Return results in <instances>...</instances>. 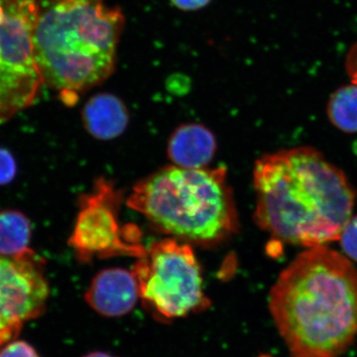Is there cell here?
I'll use <instances>...</instances> for the list:
<instances>
[{
    "label": "cell",
    "instance_id": "cell-1",
    "mask_svg": "<svg viewBox=\"0 0 357 357\" xmlns=\"http://www.w3.org/2000/svg\"><path fill=\"white\" fill-rule=\"evenodd\" d=\"M256 225L277 243L314 248L338 241L356 190L314 148L263 155L255 162Z\"/></svg>",
    "mask_w": 357,
    "mask_h": 357
},
{
    "label": "cell",
    "instance_id": "cell-2",
    "mask_svg": "<svg viewBox=\"0 0 357 357\" xmlns=\"http://www.w3.org/2000/svg\"><path fill=\"white\" fill-rule=\"evenodd\" d=\"M269 310L292 357H340L357 335V271L325 245L307 248L279 275Z\"/></svg>",
    "mask_w": 357,
    "mask_h": 357
},
{
    "label": "cell",
    "instance_id": "cell-3",
    "mask_svg": "<svg viewBox=\"0 0 357 357\" xmlns=\"http://www.w3.org/2000/svg\"><path fill=\"white\" fill-rule=\"evenodd\" d=\"M123 13L103 0H49L39 6L34 50L43 84L77 98L112 76Z\"/></svg>",
    "mask_w": 357,
    "mask_h": 357
},
{
    "label": "cell",
    "instance_id": "cell-4",
    "mask_svg": "<svg viewBox=\"0 0 357 357\" xmlns=\"http://www.w3.org/2000/svg\"><path fill=\"white\" fill-rule=\"evenodd\" d=\"M128 206L185 243L211 246L238 229L227 170L167 167L134 185Z\"/></svg>",
    "mask_w": 357,
    "mask_h": 357
},
{
    "label": "cell",
    "instance_id": "cell-5",
    "mask_svg": "<svg viewBox=\"0 0 357 357\" xmlns=\"http://www.w3.org/2000/svg\"><path fill=\"white\" fill-rule=\"evenodd\" d=\"M140 299L159 319L183 318L210 306L194 251L175 238L155 241L134 265Z\"/></svg>",
    "mask_w": 357,
    "mask_h": 357
},
{
    "label": "cell",
    "instance_id": "cell-6",
    "mask_svg": "<svg viewBox=\"0 0 357 357\" xmlns=\"http://www.w3.org/2000/svg\"><path fill=\"white\" fill-rule=\"evenodd\" d=\"M35 0H0V124L34 102L43 84L34 50Z\"/></svg>",
    "mask_w": 357,
    "mask_h": 357
},
{
    "label": "cell",
    "instance_id": "cell-7",
    "mask_svg": "<svg viewBox=\"0 0 357 357\" xmlns=\"http://www.w3.org/2000/svg\"><path fill=\"white\" fill-rule=\"evenodd\" d=\"M49 286L34 252L0 255V345L17 337L25 321L45 311Z\"/></svg>",
    "mask_w": 357,
    "mask_h": 357
},
{
    "label": "cell",
    "instance_id": "cell-8",
    "mask_svg": "<svg viewBox=\"0 0 357 357\" xmlns=\"http://www.w3.org/2000/svg\"><path fill=\"white\" fill-rule=\"evenodd\" d=\"M109 188L102 184L98 192L82 201L70 243L79 259L88 261L93 256L112 255L115 252L131 251L144 255L145 250L126 245L119 234V225L112 202L107 201ZM138 256V255H137Z\"/></svg>",
    "mask_w": 357,
    "mask_h": 357
},
{
    "label": "cell",
    "instance_id": "cell-9",
    "mask_svg": "<svg viewBox=\"0 0 357 357\" xmlns=\"http://www.w3.org/2000/svg\"><path fill=\"white\" fill-rule=\"evenodd\" d=\"M84 297L89 306L100 316H126L140 299L137 279L133 271L122 268L102 270L96 275Z\"/></svg>",
    "mask_w": 357,
    "mask_h": 357
},
{
    "label": "cell",
    "instance_id": "cell-10",
    "mask_svg": "<svg viewBox=\"0 0 357 357\" xmlns=\"http://www.w3.org/2000/svg\"><path fill=\"white\" fill-rule=\"evenodd\" d=\"M167 151L174 166L203 169L208 166L215 156L217 140L213 134L202 124H184L171 135Z\"/></svg>",
    "mask_w": 357,
    "mask_h": 357
},
{
    "label": "cell",
    "instance_id": "cell-11",
    "mask_svg": "<svg viewBox=\"0 0 357 357\" xmlns=\"http://www.w3.org/2000/svg\"><path fill=\"white\" fill-rule=\"evenodd\" d=\"M83 122L86 131L100 140H112L128 128V107L119 96L98 93L89 98L83 109Z\"/></svg>",
    "mask_w": 357,
    "mask_h": 357
},
{
    "label": "cell",
    "instance_id": "cell-12",
    "mask_svg": "<svg viewBox=\"0 0 357 357\" xmlns=\"http://www.w3.org/2000/svg\"><path fill=\"white\" fill-rule=\"evenodd\" d=\"M31 222L22 213L14 210L0 211V255L21 257L32 252Z\"/></svg>",
    "mask_w": 357,
    "mask_h": 357
},
{
    "label": "cell",
    "instance_id": "cell-13",
    "mask_svg": "<svg viewBox=\"0 0 357 357\" xmlns=\"http://www.w3.org/2000/svg\"><path fill=\"white\" fill-rule=\"evenodd\" d=\"M328 119L345 133L357 132V84L338 89L328 100Z\"/></svg>",
    "mask_w": 357,
    "mask_h": 357
},
{
    "label": "cell",
    "instance_id": "cell-14",
    "mask_svg": "<svg viewBox=\"0 0 357 357\" xmlns=\"http://www.w3.org/2000/svg\"><path fill=\"white\" fill-rule=\"evenodd\" d=\"M338 241L347 257L357 262V215L347 220Z\"/></svg>",
    "mask_w": 357,
    "mask_h": 357
},
{
    "label": "cell",
    "instance_id": "cell-15",
    "mask_svg": "<svg viewBox=\"0 0 357 357\" xmlns=\"http://www.w3.org/2000/svg\"><path fill=\"white\" fill-rule=\"evenodd\" d=\"M17 173L15 158L4 148L0 147V185L13 182Z\"/></svg>",
    "mask_w": 357,
    "mask_h": 357
},
{
    "label": "cell",
    "instance_id": "cell-16",
    "mask_svg": "<svg viewBox=\"0 0 357 357\" xmlns=\"http://www.w3.org/2000/svg\"><path fill=\"white\" fill-rule=\"evenodd\" d=\"M0 357H39L32 345L23 340L10 342L0 351Z\"/></svg>",
    "mask_w": 357,
    "mask_h": 357
},
{
    "label": "cell",
    "instance_id": "cell-17",
    "mask_svg": "<svg viewBox=\"0 0 357 357\" xmlns=\"http://www.w3.org/2000/svg\"><path fill=\"white\" fill-rule=\"evenodd\" d=\"M173 6L184 11H195L208 6L211 0H170Z\"/></svg>",
    "mask_w": 357,
    "mask_h": 357
},
{
    "label": "cell",
    "instance_id": "cell-18",
    "mask_svg": "<svg viewBox=\"0 0 357 357\" xmlns=\"http://www.w3.org/2000/svg\"><path fill=\"white\" fill-rule=\"evenodd\" d=\"M349 70L351 74L352 83L357 84V45L349 55Z\"/></svg>",
    "mask_w": 357,
    "mask_h": 357
},
{
    "label": "cell",
    "instance_id": "cell-19",
    "mask_svg": "<svg viewBox=\"0 0 357 357\" xmlns=\"http://www.w3.org/2000/svg\"><path fill=\"white\" fill-rule=\"evenodd\" d=\"M84 357H115L110 356V354H107V352L102 351H95L91 352V354H86V356Z\"/></svg>",
    "mask_w": 357,
    "mask_h": 357
}]
</instances>
